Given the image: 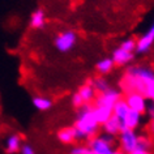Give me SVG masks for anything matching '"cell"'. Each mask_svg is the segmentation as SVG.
<instances>
[{
	"label": "cell",
	"mask_w": 154,
	"mask_h": 154,
	"mask_svg": "<svg viewBox=\"0 0 154 154\" xmlns=\"http://www.w3.org/2000/svg\"><path fill=\"white\" fill-rule=\"evenodd\" d=\"M120 91L127 94L137 93L154 103V72L144 65H133L123 73L119 81Z\"/></svg>",
	"instance_id": "cell-1"
},
{
	"label": "cell",
	"mask_w": 154,
	"mask_h": 154,
	"mask_svg": "<svg viewBox=\"0 0 154 154\" xmlns=\"http://www.w3.org/2000/svg\"><path fill=\"white\" fill-rule=\"evenodd\" d=\"M119 99H122V91L119 89H115V88H111V86L106 91L99 93L97 97H95L94 102L91 103V107H93V112H94L95 119H97V122L101 125L111 118L114 106Z\"/></svg>",
	"instance_id": "cell-2"
},
{
	"label": "cell",
	"mask_w": 154,
	"mask_h": 154,
	"mask_svg": "<svg viewBox=\"0 0 154 154\" xmlns=\"http://www.w3.org/2000/svg\"><path fill=\"white\" fill-rule=\"evenodd\" d=\"M73 127H75L77 132V138L79 140H81V138H91L95 136L101 124L97 122V119L94 116L91 105H84L82 107H80Z\"/></svg>",
	"instance_id": "cell-3"
},
{
	"label": "cell",
	"mask_w": 154,
	"mask_h": 154,
	"mask_svg": "<svg viewBox=\"0 0 154 154\" xmlns=\"http://www.w3.org/2000/svg\"><path fill=\"white\" fill-rule=\"evenodd\" d=\"M114 142L115 137L103 133L101 136L90 138L88 146L91 149V152L94 154H112L115 152Z\"/></svg>",
	"instance_id": "cell-4"
},
{
	"label": "cell",
	"mask_w": 154,
	"mask_h": 154,
	"mask_svg": "<svg viewBox=\"0 0 154 154\" xmlns=\"http://www.w3.org/2000/svg\"><path fill=\"white\" fill-rule=\"evenodd\" d=\"M95 97H97V93H95L94 88L91 86L90 81H88L86 84L80 86L79 90L72 95V105L77 109H80L84 105H91L94 102Z\"/></svg>",
	"instance_id": "cell-5"
},
{
	"label": "cell",
	"mask_w": 154,
	"mask_h": 154,
	"mask_svg": "<svg viewBox=\"0 0 154 154\" xmlns=\"http://www.w3.org/2000/svg\"><path fill=\"white\" fill-rule=\"evenodd\" d=\"M77 43V34L73 30H64L60 32L54 39V46L59 52H69L75 48Z\"/></svg>",
	"instance_id": "cell-6"
},
{
	"label": "cell",
	"mask_w": 154,
	"mask_h": 154,
	"mask_svg": "<svg viewBox=\"0 0 154 154\" xmlns=\"http://www.w3.org/2000/svg\"><path fill=\"white\" fill-rule=\"evenodd\" d=\"M140 136L136 133L134 129H124L119 133V145L120 150L125 154H131L137 149Z\"/></svg>",
	"instance_id": "cell-7"
},
{
	"label": "cell",
	"mask_w": 154,
	"mask_h": 154,
	"mask_svg": "<svg viewBox=\"0 0 154 154\" xmlns=\"http://www.w3.org/2000/svg\"><path fill=\"white\" fill-rule=\"evenodd\" d=\"M125 102L131 110L136 111L138 114H144L146 112V107H148V103H146V98L142 97L141 94L137 93H131L125 95Z\"/></svg>",
	"instance_id": "cell-8"
},
{
	"label": "cell",
	"mask_w": 154,
	"mask_h": 154,
	"mask_svg": "<svg viewBox=\"0 0 154 154\" xmlns=\"http://www.w3.org/2000/svg\"><path fill=\"white\" fill-rule=\"evenodd\" d=\"M154 43V22L152 26L148 29V32L144 33L136 41V52L137 54H145L148 52L150 47Z\"/></svg>",
	"instance_id": "cell-9"
},
{
	"label": "cell",
	"mask_w": 154,
	"mask_h": 154,
	"mask_svg": "<svg viewBox=\"0 0 154 154\" xmlns=\"http://www.w3.org/2000/svg\"><path fill=\"white\" fill-rule=\"evenodd\" d=\"M133 57H134V52H129V51L123 50L122 47H116L114 50L111 59L114 60L115 65H120V67H123V65L129 64L131 61L133 60Z\"/></svg>",
	"instance_id": "cell-10"
},
{
	"label": "cell",
	"mask_w": 154,
	"mask_h": 154,
	"mask_svg": "<svg viewBox=\"0 0 154 154\" xmlns=\"http://www.w3.org/2000/svg\"><path fill=\"white\" fill-rule=\"evenodd\" d=\"M141 116H142L141 114H138L136 111L129 109L128 114H127L124 116V119L122 120V131H124V129H134L136 131V128L141 123Z\"/></svg>",
	"instance_id": "cell-11"
},
{
	"label": "cell",
	"mask_w": 154,
	"mask_h": 154,
	"mask_svg": "<svg viewBox=\"0 0 154 154\" xmlns=\"http://www.w3.org/2000/svg\"><path fill=\"white\" fill-rule=\"evenodd\" d=\"M57 140L64 145H71L76 140H79L75 127H64V128L59 129L57 131Z\"/></svg>",
	"instance_id": "cell-12"
},
{
	"label": "cell",
	"mask_w": 154,
	"mask_h": 154,
	"mask_svg": "<svg viewBox=\"0 0 154 154\" xmlns=\"http://www.w3.org/2000/svg\"><path fill=\"white\" fill-rule=\"evenodd\" d=\"M102 128H103V132H105L106 134L115 137L122 132V122L119 120L116 116L111 115V118L109 119V120L102 124Z\"/></svg>",
	"instance_id": "cell-13"
},
{
	"label": "cell",
	"mask_w": 154,
	"mask_h": 154,
	"mask_svg": "<svg viewBox=\"0 0 154 154\" xmlns=\"http://www.w3.org/2000/svg\"><path fill=\"white\" fill-rule=\"evenodd\" d=\"M22 138L20 134L17 133H13V134H9L5 140V144H4V149L8 154H16L20 152L21 146H22Z\"/></svg>",
	"instance_id": "cell-14"
},
{
	"label": "cell",
	"mask_w": 154,
	"mask_h": 154,
	"mask_svg": "<svg viewBox=\"0 0 154 154\" xmlns=\"http://www.w3.org/2000/svg\"><path fill=\"white\" fill-rule=\"evenodd\" d=\"M30 26L33 29H42L46 24V14L42 9H37L34 11L30 16V21H29Z\"/></svg>",
	"instance_id": "cell-15"
},
{
	"label": "cell",
	"mask_w": 154,
	"mask_h": 154,
	"mask_svg": "<svg viewBox=\"0 0 154 154\" xmlns=\"http://www.w3.org/2000/svg\"><path fill=\"white\" fill-rule=\"evenodd\" d=\"M128 111H129V107L128 105H127V102H125V99H119V101L115 103V106H114V110H112V115L114 116H116L119 120H123L124 119V116L127 114H128Z\"/></svg>",
	"instance_id": "cell-16"
},
{
	"label": "cell",
	"mask_w": 154,
	"mask_h": 154,
	"mask_svg": "<svg viewBox=\"0 0 154 154\" xmlns=\"http://www.w3.org/2000/svg\"><path fill=\"white\" fill-rule=\"evenodd\" d=\"M115 67V63L111 57H103L95 64V69H97L98 73L101 75H106V73H110L112 71V68Z\"/></svg>",
	"instance_id": "cell-17"
},
{
	"label": "cell",
	"mask_w": 154,
	"mask_h": 154,
	"mask_svg": "<svg viewBox=\"0 0 154 154\" xmlns=\"http://www.w3.org/2000/svg\"><path fill=\"white\" fill-rule=\"evenodd\" d=\"M33 106L35 107L38 111H47L52 107V101L47 97H42V95H38V97L33 98Z\"/></svg>",
	"instance_id": "cell-18"
},
{
	"label": "cell",
	"mask_w": 154,
	"mask_h": 154,
	"mask_svg": "<svg viewBox=\"0 0 154 154\" xmlns=\"http://www.w3.org/2000/svg\"><path fill=\"white\" fill-rule=\"evenodd\" d=\"M90 84H91V86L94 88L95 93H98V94L106 91L110 88L109 82H107L105 79H102V77H97V79H94V80H90Z\"/></svg>",
	"instance_id": "cell-19"
},
{
	"label": "cell",
	"mask_w": 154,
	"mask_h": 154,
	"mask_svg": "<svg viewBox=\"0 0 154 154\" xmlns=\"http://www.w3.org/2000/svg\"><path fill=\"white\" fill-rule=\"evenodd\" d=\"M119 47H122L123 50H125V51H129V52H136V41L132 39V38L124 39L120 43Z\"/></svg>",
	"instance_id": "cell-20"
},
{
	"label": "cell",
	"mask_w": 154,
	"mask_h": 154,
	"mask_svg": "<svg viewBox=\"0 0 154 154\" xmlns=\"http://www.w3.org/2000/svg\"><path fill=\"white\" fill-rule=\"evenodd\" d=\"M69 154H94V153L91 152V149L88 145L86 146L77 145V146H75V148L71 149V153Z\"/></svg>",
	"instance_id": "cell-21"
},
{
	"label": "cell",
	"mask_w": 154,
	"mask_h": 154,
	"mask_svg": "<svg viewBox=\"0 0 154 154\" xmlns=\"http://www.w3.org/2000/svg\"><path fill=\"white\" fill-rule=\"evenodd\" d=\"M20 153L21 154H37L35 150L33 149V146L29 145V144H22L21 149H20Z\"/></svg>",
	"instance_id": "cell-22"
},
{
	"label": "cell",
	"mask_w": 154,
	"mask_h": 154,
	"mask_svg": "<svg viewBox=\"0 0 154 154\" xmlns=\"http://www.w3.org/2000/svg\"><path fill=\"white\" fill-rule=\"evenodd\" d=\"M146 112H148L149 118L152 119V120H154V103L148 105V107H146Z\"/></svg>",
	"instance_id": "cell-23"
},
{
	"label": "cell",
	"mask_w": 154,
	"mask_h": 154,
	"mask_svg": "<svg viewBox=\"0 0 154 154\" xmlns=\"http://www.w3.org/2000/svg\"><path fill=\"white\" fill-rule=\"evenodd\" d=\"M131 154H152V152L148 149H141V148H137L136 150H134L133 153H131Z\"/></svg>",
	"instance_id": "cell-24"
},
{
	"label": "cell",
	"mask_w": 154,
	"mask_h": 154,
	"mask_svg": "<svg viewBox=\"0 0 154 154\" xmlns=\"http://www.w3.org/2000/svg\"><path fill=\"white\" fill-rule=\"evenodd\" d=\"M150 132L154 136V120H152V123H150Z\"/></svg>",
	"instance_id": "cell-25"
},
{
	"label": "cell",
	"mask_w": 154,
	"mask_h": 154,
	"mask_svg": "<svg viewBox=\"0 0 154 154\" xmlns=\"http://www.w3.org/2000/svg\"><path fill=\"white\" fill-rule=\"evenodd\" d=\"M112 154H125V153H123L122 150H115V152H114Z\"/></svg>",
	"instance_id": "cell-26"
}]
</instances>
